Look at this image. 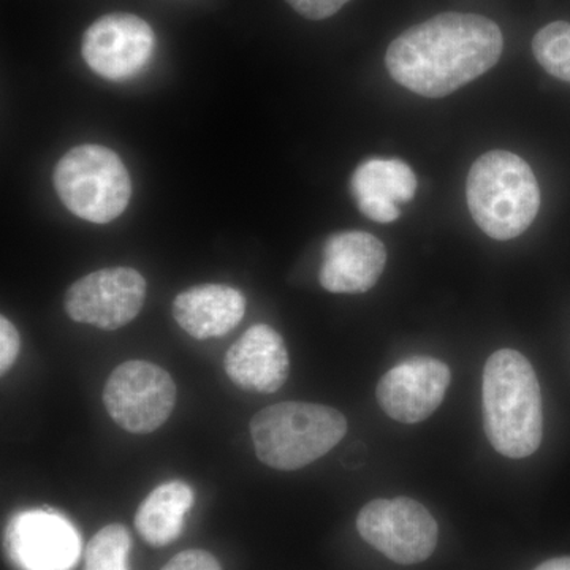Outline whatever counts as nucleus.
Here are the masks:
<instances>
[{
  "label": "nucleus",
  "mask_w": 570,
  "mask_h": 570,
  "mask_svg": "<svg viewBox=\"0 0 570 570\" xmlns=\"http://www.w3.org/2000/svg\"><path fill=\"white\" fill-rule=\"evenodd\" d=\"M504 48L497 22L474 13H441L396 37L385 66L409 91L441 99L497 66Z\"/></svg>",
  "instance_id": "1"
},
{
  "label": "nucleus",
  "mask_w": 570,
  "mask_h": 570,
  "mask_svg": "<svg viewBox=\"0 0 570 570\" xmlns=\"http://www.w3.org/2000/svg\"><path fill=\"white\" fill-rule=\"evenodd\" d=\"M483 426L491 448L508 459H527L542 442V395L534 367L512 348L487 360L482 385Z\"/></svg>",
  "instance_id": "2"
},
{
  "label": "nucleus",
  "mask_w": 570,
  "mask_h": 570,
  "mask_svg": "<svg viewBox=\"0 0 570 570\" xmlns=\"http://www.w3.org/2000/svg\"><path fill=\"white\" fill-rule=\"evenodd\" d=\"M466 198L472 219L498 242L524 234L540 208L534 171L509 151H490L475 160L469 170Z\"/></svg>",
  "instance_id": "3"
},
{
  "label": "nucleus",
  "mask_w": 570,
  "mask_h": 570,
  "mask_svg": "<svg viewBox=\"0 0 570 570\" xmlns=\"http://www.w3.org/2000/svg\"><path fill=\"white\" fill-rule=\"evenodd\" d=\"M347 420L324 404L287 401L262 409L249 423L257 459L277 471H296L335 449Z\"/></svg>",
  "instance_id": "4"
},
{
  "label": "nucleus",
  "mask_w": 570,
  "mask_h": 570,
  "mask_svg": "<svg viewBox=\"0 0 570 570\" xmlns=\"http://www.w3.org/2000/svg\"><path fill=\"white\" fill-rule=\"evenodd\" d=\"M55 187L70 213L92 224L111 223L132 197V179L121 157L100 145L63 154L56 164Z\"/></svg>",
  "instance_id": "5"
},
{
  "label": "nucleus",
  "mask_w": 570,
  "mask_h": 570,
  "mask_svg": "<svg viewBox=\"0 0 570 570\" xmlns=\"http://www.w3.org/2000/svg\"><path fill=\"white\" fill-rule=\"evenodd\" d=\"M356 530L373 549L397 564L426 561L438 547L436 520L425 505L411 498L367 502L356 517Z\"/></svg>",
  "instance_id": "6"
},
{
  "label": "nucleus",
  "mask_w": 570,
  "mask_h": 570,
  "mask_svg": "<svg viewBox=\"0 0 570 570\" xmlns=\"http://www.w3.org/2000/svg\"><path fill=\"white\" fill-rule=\"evenodd\" d=\"M110 417L132 434H149L170 419L176 385L164 367L130 360L116 367L104 389Z\"/></svg>",
  "instance_id": "7"
},
{
  "label": "nucleus",
  "mask_w": 570,
  "mask_h": 570,
  "mask_svg": "<svg viewBox=\"0 0 570 570\" xmlns=\"http://www.w3.org/2000/svg\"><path fill=\"white\" fill-rule=\"evenodd\" d=\"M146 288L148 284L137 269L104 268L71 284L63 306L71 321L112 332L140 314Z\"/></svg>",
  "instance_id": "8"
},
{
  "label": "nucleus",
  "mask_w": 570,
  "mask_h": 570,
  "mask_svg": "<svg viewBox=\"0 0 570 570\" xmlns=\"http://www.w3.org/2000/svg\"><path fill=\"white\" fill-rule=\"evenodd\" d=\"M154 47L156 36L148 22L132 13H110L89 26L81 55L105 80L126 81L148 66Z\"/></svg>",
  "instance_id": "9"
},
{
  "label": "nucleus",
  "mask_w": 570,
  "mask_h": 570,
  "mask_svg": "<svg viewBox=\"0 0 570 570\" xmlns=\"http://www.w3.org/2000/svg\"><path fill=\"white\" fill-rule=\"evenodd\" d=\"M452 374L433 356H411L379 381V404L390 419L401 423L423 422L441 406Z\"/></svg>",
  "instance_id": "10"
},
{
  "label": "nucleus",
  "mask_w": 570,
  "mask_h": 570,
  "mask_svg": "<svg viewBox=\"0 0 570 570\" xmlns=\"http://www.w3.org/2000/svg\"><path fill=\"white\" fill-rule=\"evenodd\" d=\"M7 553L20 570H69L80 539L69 521L50 512L21 513L6 535Z\"/></svg>",
  "instance_id": "11"
},
{
  "label": "nucleus",
  "mask_w": 570,
  "mask_h": 570,
  "mask_svg": "<svg viewBox=\"0 0 570 570\" xmlns=\"http://www.w3.org/2000/svg\"><path fill=\"white\" fill-rule=\"evenodd\" d=\"M387 264V249L366 232L328 236L322 253L318 281L332 294H365L377 284Z\"/></svg>",
  "instance_id": "12"
},
{
  "label": "nucleus",
  "mask_w": 570,
  "mask_h": 570,
  "mask_svg": "<svg viewBox=\"0 0 570 570\" xmlns=\"http://www.w3.org/2000/svg\"><path fill=\"white\" fill-rule=\"evenodd\" d=\"M288 352L283 336L269 325L246 330L228 348L224 358L227 376L239 389L275 393L288 377Z\"/></svg>",
  "instance_id": "13"
},
{
  "label": "nucleus",
  "mask_w": 570,
  "mask_h": 570,
  "mask_svg": "<svg viewBox=\"0 0 570 570\" xmlns=\"http://www.w3.org/2000/svg\"><path fill=\"white\" fill-rule=\"evenodd\" d=\"M417 178L401 159H370L355 168L351 194L360 212L379 224L395 223L401 216L400 204L415 197Z\"/></svg>",
  "instance_id": "14"
},
{
  "label": "nucleus",
  "mask_w": 570,
  "mask_h": 570,
  "mask_svg": "<svg viewBox=\"0 0 570 570\" xmlns=\"http://www.w3.org/2000/svg\"><path fill=\"white\" fill-rule=\"evenodd\" d=\"M245 314V295L230 285H195L181 292L174 302L176 324L187 335L200 341L227 335Z\"/></svg>",
  "instance_id": "15"
},
{
  "label": "nucleus",
  "mask_w": 570,
  "mask_h": 570,
  "mask_svg": "<svg viewBox=\"0 0 570 570\" xmlns=\"http://www.w3.org/2000/svg\"><path fill=\"white\" fill-rule=\"evenodd\" d=\"M194 504V491L181 480L154 489L135 513V528L151 547H165L181 535L186 515Z\"/></svg>",
  "instance_id": "16"
},
{
  "label": "nucleus",
  "mask_w": 570,
  "mask_h": 570,
  "mask_svg": "<svg viewBox=\"0 0 570 570\" xmlns=\"http://www.w3.org/2000/svg\"><path fill=\"white\" fill-rule=\"evenodd\" d=\"M132 538L122 524L102 528L85 550V570H129Z\"/></svg>",
  "instance_id": "17"
},
{
  "label": "nucleus",
  "mask_w": 570,
  "mask_h": 570,
  "mask_svg": "<svg viewBox=\"0 0 570 570\" xmlns=\"http://www.w3.org/2000/svg\"><path fill=\"white\" fill-rule=\"evenodd\" d=\"M535 61L551 77L570 82V22L554 21L532 39Z\"/></svg>",
  "instance_id": "18"
},
{
  "label": "nucleus",
  "mask_w": 570,
  "mask_h": 570,
  "mask_svg": "<svg viewBox=\"0 0 570 570\" xmlns=\"http://www.w3.org/2000/svg\"><path fill=\"white\" fill-rule=\"evenodd\" d=\"M21 337L17 326L6 316L0 317V374L6 376L20 355Z\"/></svg>",
  "instance_id": "19"
},
{
  "label": "nucleus",
  "mask_w": 570,
  "mask_h": 570,
  "mask_svg": "<svg viewBox=\"0 0 570 570\" xmlns=\"http://www.w3.org/2000/svg\"><path fill=\"white\" fill-rule=\"evenodd\" d=\"M160 570H223V568L209 551L186 550L171 558Z\"/></svg>",
  "instance_id": "20"
},
{
  "label": "nucleus",
  "mask_w": 570,
  "mask_h": 570,
  "mask_svg": "<svg viewBox=\"0 0 570 570\" xmlns=\"http://www.w3.org/2000/svg\"><path fill=\"white\" fill-rule=\"evenodd\" d=\"M288 6L307 18V20L318 21L333 17L351 0H285Z\"/></svg>",
  "instance_id": "21"
},
{
  "label": "nucleus",
  "mask_w": 570,
  "mask_h": 570,
  "mask_svg": "<svg viewBox=\"0 0 570 570\" xmlns=\"http://www.w3.org/2000/svg\"><path fill=\"white\" fill-rule=\"evenodd\" d=\"M534 570H570V558H553L539 564Z\"/></svg>",
  "instance_id": "22"
}]
</instances>
